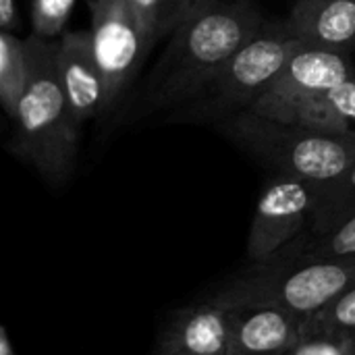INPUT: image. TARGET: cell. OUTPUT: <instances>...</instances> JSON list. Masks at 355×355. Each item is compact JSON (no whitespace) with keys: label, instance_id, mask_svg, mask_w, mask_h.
Here are the masks:
<instances>
[{"label":"cell","instance_id":"cell-1","mask_svg":"<svg viewBox=\"0 0 355 355\" xmlns=\"http://www.w3.org/2000/svg\"><path fill=\"white\" fill-rule=\"evenodd\" d=\"M264 25L252 0H220L193 17L168 37L146 83V104L168 108L198 96Z\"/></svg>","mask_w":355,"mask_h":355},{"label":"cell","instance_id":"cell-2","mask_svg":"<svg viewBox=\"0 0 355 355\" xmlns=\"http://www.w3.org/2000/svg\"><path fill=\"white\" fill-rule=\"evenodd\" d=\"M29 81L12 119L8 150L31 166L44 183H69L77 162L81 121L75 116L60 85L56 54L58 40L27 35Z\"/></svg>","mask_w":355,"mask_h":355},{"label":"cell","instance_id":"cell-3","mask_svg":"<svg viewBox=\"0 0 355 355\" xmlns=\"http://www.w3.org/2000/svg\"><path fill=\"white\" fill-rule=\"evenodd\" d=\"M218 129L268 173L289 175L312 187L335 181L355 162V133L308 129L254 110L227 114Z\"/></svg>","mask_w":355,"mask_h":355},{"label":"cell","instance_id":"cell-4","mask_svg":"<svg viewBox=\"0 0 355 355\" xmlns=\"http://www.w3.org/2000/svg\"><path fill=\"white\" fill-rule=\"evenodd\" d=\"M354 283L355 256L310 258L285 250L279 258L252 264L206 295L225 306L272 304L312 318Z\"/></svg>","mask_w":355,"mask_h":355},{"label":"cell","instance_id":"cell-5","mask_svg":"<svg viewBox=\"0 0 355 355\" xmlns=\"http://www.w3.org/2000/svg\"><path fill=\"white\" fill-rule=\"evenodd\" d=\"M87 6L108 112L119 104L156 42L131 0H87Z\"/></svg>","mask_w":355,"mask_h":355},{"label":"cell","instance_id":"cell-6","mask_svg":"<svg viewBox=\"0 0 355 355\" xmlns=\"http://www.w3.org/2000/svg\"><path fill=\"white\" fill-rule=\"evenodd\" d=\"M304 42L287 21L266 23L206 87L210 102L227 114L252 108Z\"/></svg>","mask_w":355,"mask_h":355},{"label":"cell","instance_id":"cell-7","mask_svg":"<svg viewBox=\"0 0 355 355\" xmlns=\"http://www.w3.org/2000/svg\"><path fill=\"white\" fill-rule=\"evenodd\" d=\"M314 189L302 179L270 173L264 181L250 225L245 256L250 264L279 258L310 229Z\"/></svg>","mask_w":355,"mask_h":355},{"label":"cell","instance_id":"cell-8","mask_svg":"<svg viewBox=\"0 0 355 355\" xmlns=\"http://www.w3.org/2000/svg\"><path fill=\"white\" fill-rule=\"evenodd\" d=\"M229 349L231 308L204 295L164 320L152 355H229Z\"/></svg>","mask_w":355,"mask_h":355},{"label":"cell","instance_id":"cell-9","mask_svg":"<svg viewBox=\"0 0 355 355\" xmlns=\"http://www.w3.org/2000/svg\"><path fill=\"white\" fill-rule=\"evenodd\" d=\"M229 308V355H289L306 337L308 318L291 310L272 304H239Z\"/></svg>","mask_w":355,"mask_h":355},{"label":"cell","instance_id":"cell-10","mask_svg":"<svg viewBox=\"0 0 355 355\" xmlns=\"http://www.w3.org/2000/svg\"><path fill=\"white\" fill-rule=\"evenodd\" d=\"M248 110L308 129L355 133V79L316 94L260 96Z\"/></svg>","mask_w":355,"mask_h":355},{"label":"cell","instance_id":"cell-11","mask_svg":"<svg viewBox=\"0 0 355 355\" xmlns=\"http://www.w3.org/2000/svg\"><path fill=\"white\" fill-rule=\"evenodd\" d=\"M56 67L75 116L83 123L106 112L104 77L94 52L92 31H67L58 37Z\"/></svg>","mask_w":355,"mask_h":355},{"label":"cell","instance_id":"cell-12","mask_svg":"<svg viewBox=\"0 0 355 355\" xmlns=\"http://www.w3.org/2000/svg\"><path fill=\"white\" fill-rule=\"evenodd\" d=\"M355 62L352 54L304 42L279 71L262 96H302L333 89L354 81Z\"/></svg>","mask_w":355,"mask_h":355},{"label":"cell","instance_id":"cell-13","mask_svg":"<svg viewBox=\"0 0 355 355\" xmlns=\"http://www.w3.org/2000/svg\"><path fill=\"white\" fill-rule=\"evenodd\" d=\"M287 23L310 44L355 54V0H295Z\"/></svg>","mask_w":355,"mask_h":355},{"label":"cell","instance_id":"cell-14","mask_svg":"<svg viewBox=\"0 0 355 355\" xmlns=\"http://www.w3.org/2000/svg\"><path fill=\"white\" fill-rule=\"evenodd\" d=\"M312 189L314 206L308 235H324L355 216V162L335 181Z\"/></svg>","mask_w":355,"mask_h":355},{"label":"cell","instance_id":"cell-15","mask_svg":"<svg viewBox=\"0 0 355 355\" xmlns=\"http://www.w3.org/2000/svg\"><path fill=\"white\" fill-rule=\"evenodd\" d=\"M29 81L27 37L0 31V106L8 119H15L19 102Z\"/></svg>","mask_w":355,"mask_h":355},{"label":"cell","instance_id":"cell-16","mask_svg":"<svg viewBox=\"0 0 355 355\" xmlns=\"http://www.w3.org/2000/svg\"><path fill=\"white\" fill-rule=\"evenodd\" d=\"M154 42L171 37L181 25L206 12L220 0H131Z\"/></svg>","mask_w":355,"mask_h":355},{"label":"cell","instance_id":"cell-17","mask_svg":"<svg viewBox=\"0 0 355 355\" xmlns=\"http://www.w3.org/2000/svg\"><path fill=\"white\" fill-rule=\"evenodd\" d=\"M306 335H333L341 339L355 337V283L337 295L318 314L308 318Z\"/></svg>","mask_w":355,"mask_h":355},{"label":"cell","instance_id":"cell-18","mask_svg":"<svg viewBox=\"0 0 355 355\" xmlns=\"http://www.w3.org/2000/svg\"><path fill=\"white\" fill-rule=\"evenodd\" d=\"M287 250L310 258H349L355 256V216L324 235H304Z\"/></svg>","mask_w":355,"mask_h":355},{"label":"cell","instance_id":"cell-19","mask_svg":"<svg viewBox=\"0 0 355 355\" xmlns=\"http://www.w3.org/2000/svg\"><path fill=\"white\" fill-rule=\"evenodd\" d=\"M75 2L77 0H31V33L56 40L71 17Z\"/></svg>","mask_w":355,"mask_h":355},{"label":"cell","instance_id":"cell-20","mask_svg":"<svg viewBox=\"0 0 355 355\" xmlns=\"http://www.w3.org/2000/svg\"><path fill=\"white\" fill-rule=\"evenodd\" d=\"M289 355H354L349 339L333 335H306Z\"/></svg>","mask_w":355,"mask_h":355},{"label":"cell","instance_id":"cell-21","mask_svg":"<svg viewBox=\"0 0 355 355\" xmlns=\"http://www.w3.org/2000/svg\"><path fill=\"white\" fill-rule=\"evenodd\" d=\"M0 27L2 31L15 33L19 27V8L17 0H0Z\"/></svg>","mask_w":355,"mask_h":355},{"label":"cell","instance_id":"cell-22","mask_svg":"<svg viewBox=\"0 0 355 355\" xmlns=\"http://www.w3.org/2000/svg\"><path fill=\"white\" fill-rule=\"evenodd\" d=\"M0 355H15L12 345H10V337H8V329H6V327L0 329Z\"/></svg>","mask_w":355,"mask_h":355},{"label":"cell","instance_id":"cell-23","mask_svg":"<svg viewBox=\"0 0 355 355\" xmlns=\"http://www.w3.org/2000/svg\"><path fill=\"white\" fill-rule=\"evenodd\" d=\"M349 343H352V349H354V355H355V337L354 339H349Z\"/></svg>","mask_w":355,"mask_h":355}]
</instances>
